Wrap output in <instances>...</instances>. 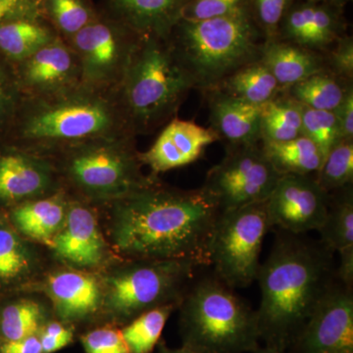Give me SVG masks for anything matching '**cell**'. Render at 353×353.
Masks as SVG:
<instances>
[{
    "label": "cell",
    "mask_w": 353,
    "mask_h": 353,
    "mask_svg": "<svg viewBox=\"0 0 353 353\" xmlns=\"http://www.w3.org/2000/svg\"><path fill=\"white\" fill-rule=\"evenodd\" d=\"M110 238L134 261H180L210 268L219 203L202 185L179 190L152 182L110 201Z\"/></svg>",
    "instance_id": "obj_1"
},
{
    "label": "cell",
    "mask_w": 353,
    "mask_h": 353,
    "mask_svg": "<svg viewBox=\"0 0 353 353\" xmlns=\"http://www.w3.org/2000/svg\"><path fill=\"white\" fill-rule=\"evenodd\" d=\"M183 345L196 353H254L256 310L212 271L192 281L180 303Z\"/></svg>",
    "instance_id": "obj_6"
},
{
    "label": "cell",
    "mask_w": 353,
    "mask_h": 353,
    "mask_svg": "<svg viewBox=\"0 0 353 353\" xmlns=\"http://www.w3.org/2000/svg\"><path fill=\"white\" fill-rule=\"evenodd\" d=\"M206 94H209L210 128L220 141H226L228 146L256 145L261 141V106L248 103L218 90H210Z\"/></svg>",
    "instance_id": "obj_19"
},
{
    "label": "cell",
    "mask_w": 353,
    "mask_h": 353,
    "mask_svg": "<svg viewBox=\"0 0 353 353\" xmlns=\"http://www.w3.org/2000/svg\"><path fill=\"white\" fill-rule=\"evenodd\" d=\"M199 267L188 262L137 260L108 281L105 304L121 319H134L145 311L180 304Z\"/></svg>",
    "instance_id": "obj_8"
},
{
    "label": "cell",
    "mask_w": 353,
    "mask_h": 353,
    "mask_svg": "<svg viewBox=\"0 0 353 353\" xmlns=\"http://www.w3.org/2000/svg\"><path fill=\"white\" fill-rule=\"evenodd\" d=\"M6 134L11 148L41 157L92 139L136 137L116 92L82 83L57 94L22 97Z\"/></svg>",
    "instance_id": "obj_3"
},
{
    "label": "cell",
    "mask_w": 353,
    "mask_h": 353,
    "mask_svg": "<svg viewBox=\"0 0 353 353\" xmlns=\"http://www.w3.org/2000/svg\"><path fill=\"white\" fill-rule=\"evenodd\" d=\"M194 82L176 57L168 38L145 36L118 88V102L134 136L168 124Z\"/></svg>",
    "instance_id": "obj_5"
},
{
    "label": "cell",
    "mask_w": 353,
    "mask_h": 353,
    "mask_svg": "<svg viewBox=\"0 0 353 353\" xmlns=\"http://www.w3.org/2000/svg\"><path fill=\"white\" fill-rule=\"evenodd\" d=\"M301 136H303L301 105L287 92L261 105V141L282 143Z\"/></svg>",
    "instance_id": "obj_27"
},
{
    "label": "cell",
    "mask_w": 353,
    "mask_h": 353,
    "mask_svg": "<svg viewBox=\"0 0 353 353\" xmlns=\"http://www.w3.org/2000/svg\"><path fill=\"white\" fill-rule=\"evenodd\" d=\"M21 99L12 65L0 57V132L8 130Z\"/></svg>",
    "instance_id": "obj_38"
},
{
    "label": "cell",
    "mask_w": 353,
    "mask_h": 353,
    "mask_svg": "<svg viewBox=\"0 0 353 353\" xmlns=\"http://www.w3.org/2000/svg\"><path fill=\"white\" fill-rule=\"evenodd\" d=\"M303 134L312 141L322 153L323 159L341 141L338 121L334 111L318 110L301 104Z\"/></svg>",
    "instance_id": "obj_35"
},
{
    "label": "cell",
    "mask_w": 353,
    "mask_h": 353,
    "mask_svg": "<svg viewBox=\"0 0 353 353\" xmlns=\"http://www.w3.org/2000/svg\"><path fill=\"white\" fill-rule=\"evenodd\" d=\"M254 353H287L285 352H281V350H277V348L270 347H259V350H256Z\"/></svg>",
    "instance_id": "obj_48"
},
{
    "label": "cell",
    "mask_w": 353,
    "mask_h": 353,
    "mask_svg": "<svg viewBox=\"0 0 353 353\" xmlns=\"http://www.w3.org/2000/svg\"><path fill=\"white\" fill-rule=\"evenodd\" d=\"M50 246L57 259L82 269L99 266L106 256L105 241L94 211L70 199L63 227Z\"/></svg>",
    "instance_id": "obj_18"
},
{
    "label": "cell",
    "mask_w": 353,
    "mask_h": 353,
    "mask_svg": "<svg viewBox=\"0 0 353 353\" xmlns=\"http://www.w3.org/2000/svg\"><path fill=\"white\" fill-rule=\"evenodd\" d=\"M136 148V137L101 138L70 146L50 159L62 187L66 183L88 201L110 202L152 182Z\"/></svg>",
    "instance_id": "obj_7"
},
{
    "label": "cell",
    "mask_w": 353,
    "mask_h": 353,
    "mask_svg": "<svg viewBox=\"0 0 353 353\" xmlns=\"http://www.w3.org/2000/svg\"><path fill=\"white\" fill-rule=\"evenodd\" d=\"M250 6V0H188L181 11V20L197 22L213 19Z\"/></svg>",
    "instance_id": "obj_37"
},
{
    "label": "cell",
    "mask_w": 353,
    "mask_h": 353,
    "mask_svg": "<svg viewBox=\"0 0 353 353\" xmlns=\"http://www.w3.org/2000/svg\"><path fill=\"white\" fill-rule=\"evenodd\" d=\"M334 46L330 48L326 59L327 69L348 83L353 78V39L352 37H341Z\"/></svg>",
    "instance_id": "obj_39"
},
{
    "label": "cell",
    "mask_w": 353,
    "mask_h": 353,
    "mask_svg": "<svg viewBox=\"0 0 353 353\" xmlns=\"http://www.w3.org/2000/svg\"><path fill=\"white\" fill-rule=\"evenodd\" d=\"M143 36L108 12L67 39L80 62L82 83L117 92Z\"/></svg>",
    "instance_id": "obj_10"
},
{
    "label": "cell",
    "mask_w": 353,
    "mask_h": 353,
    "mask_svg": "<svg viewBox=\"0 0 353 353\" xmlns=\"http://www.w3.org/2000/svg\"><path fill=\"white\" fill-rule=\"evenodd\" d=\"M178 303L164 304L134 317L121 330L130 353H150L159 341L167 320Z\"/></svg>",
    "instance_id": "obj_30"
},
{
    "label": "cell",
    "mask_w": 353,
    "mask_h": 353,
    "mask_svg": "<svg viewBox=\"0 0 353 353\" xmlns=\"http://www.w3.org/2000/svg\"><path fill=\"white\" fill-rule=\"evenodd\" d=\"M160 353H196L194 350H190V347H185L183 345L182 347L176 348V350H171L165 347V345H160Z\"/></svg>",
    "instance_id": "obj_46"
},
{
    "label": "cell",
    "mask_w": 353,
    "mask_h": 353,
    "mask_svg": "<svg viewBox=\"0 0 353 353\" xmlns=\"http://www.w3.org/2000/svg\"><path fill=\"white\" fill-rule=\"evenodd\" d=\"M341 8L303 0L294 2L281 22L278 39L316 52L328 50L345 34Z\"/></svg>",
    "instance_id": "obj_15"
},
{
    "label": "cell",
    "mask_w": 353,
    "mask_h": 353,
    "mask_svg": "<svg viewBox=\"0 0 353 353\" xmlns=\"http://www.w3.org/2000/svg\"><path fill=\"white\" fill-rule=\"evenodd\" d=\"M340 264L336 267V278L341 284L353 289V246L341 250Z\"/></svg>",
    "instance_id": "obj_44"
},
{
    "label": "cell",
    "mask_w": 353,
    "mask_h": 353,
    "mask_svg": "<svg viewBox=\"0 0 353 353\" xmlns=\"http://www.w3.org/2000/svg\"><path fill=\"white\" fill-rule=\"evenodd\" d=\"M34 255L12 230L0 227V282L10 283L29 275Z\"/></svg>",
    "instance_id": "obj_33"
},
{
    "label": "cell",
    "mask_w": 353,
    "mask_h": 353,
    "mask_svg": "<svg viewBox=\"0 0 353 353\" xmlns=\"http://www.w3.org/2000/svg\"><path fill=\"white\" fill-rule=\"evenodd\" d=\"M318 232L320 241L332 252H340L353 246L352 183L330 192L328 210Z\"/></svg>",
    "instance_id": "obj_28"
},
{
    "label": "cell",
    "mask_w": 353,
    "mask_h": 353,
    "mask_svg": "<svg viewBox=\"0 0 353 353\" xmlns=\"http://www.w3.org/2000/svg\"><path fill=\"white\" fill-rule=\"evenodd\" d=\"M294 0H250L253 18L265 41H276L283 18Z\"/></svg>",
    "instance_id": "obj_36"
},
{
    "label": "cell",
    "mask_w": 353,
    "mask_h": 353,
    "mask_svg": "<svg viewBox=\"0 0 353 353\" xmlns=\"http://www.w3.org/2000/svg\"><path fill=\"white\" fill-rule=\"evenodd\" d=\"M0 154V202H22L50 196L62 189L50 159L11 148Z\"/></svg>",
    "instance_id": "obj_16"
},
{
    "label": "cell",
    "mask_w": 353,
    "mask_h": 353,
    "mask_svg": "<svg viewBox=\"0 0 353 353\" xmlns=\"http://www.w3.org/2000/svg\"><path fill=\"white\" fill-rule=\"evenodd\" d=\"M168 41L194 88L208 92L236 70L259 61L265 38L250 6L213 19L180 20Z\"/></svg>",
    "instance_id": "obj_4"
},
{
    "label": "cell",
    "mask_w": 353,
    "mask_h": 353,
    "mask_svg": "<svg viewBox=\"0 0 353 353\" xmlns=\"http://www.w3.org/2000/svg\"><path fill=\"white\" fill-rule=\"evenodd\" d=\"M269 230L265 202L223 211L211 243L212 273L233 289L252 285Z\"/></svg>",
    "instance_id": "obj_9"
},
{
    "label": "cell",
    "mask_w": 353,
    "mask_h": 353,
    "mask_svg": "<svg viewBox=\"0 0 353 353\" xmlns=\"http://www.w3.org/2000/svg\"><path fill=\"white\" fill-rule=\"evenodd\" d=\"M316 181L325 192H333L353 182V139H341L327 153Z\"/></svg>",
    "instance_id": "obj_32"
},
{
    "label": "cell",
    "mask_w": 353,
    "mask_h": 353,
    "mask_svg": "<svg viewBox=\"0 0 353 353\" xmlns=\"http://www.w3.org/2000/svg\"><path fill=\"white\" fill-rule=\"evenodd\" d=\"M287 353H353V289L336 279Z\"/></svg>",
    "instance_id": "obj_12"
},
{
    "label": "cell",
    "mask_w": 353,
    "mask_h": 353,
    "mask_svg": "<svg viewBox=\"0 0 353 353\" xmlns=\"http://www.w3.org/2000/svg\"><path fill=\"white\" fill-rule=\"evenodd\" d=\"M329 201L330 194L310 175H281L265 201L269 227L296 234L318 231L326 217Z\"/></svg>",
    "instance_id": "obj_13"
},
{
    "label": "cell",
    "mask_w": 353,
    "mask_h": 353,
    "mask_svg": "<svg viewBox=\"0 0 353 353\" xmlns=\"http://www.w3.org/2000/svg\"><path fill=\"white\" fill-rule=\"evenodd\" d=\"M334 252L321 241L279 230L268 259L260 265V341L281 352L303 328L336 281Z\"/></svg>",
    "instance_id": "obj_2"
},
{
    "label": "cell",
    "mask_w": 353,
    "mask_h": 353,
    "mask_svg": "<svg viewBox=\"0 0 353 353\" xmlns=\"http://www.w3.org/2000/svg\"><path fill=\"white\" fill-rule=\"evenodd\" d=\"M303 1L317 2V3H328L333 6L343 7L350 0H303Z\"/></svg>",
    "instance_id": "obj_47"
},
{
    "label": "cell",
    "mask_w": 353,
    "mask_h": 353,
    "mask_svg": "<svg viewBox=\"0 0 353 353\" xmlns=\"http://www.w3.org/2000/svg\"><path fill=\"white\" fill-rule=\"evenodd\" d=\"M341 139H353V88H350L338 108L334 111Z\"/></svg>",
    "instance_id": "obj_42"
},
{
    "label": "cell",
    "mask_w": 353,
    "mask_h": 353,
    "mask_svg": "<svg viewBox=\"0 0 353 353\" xmlns=\"http://www.w3.org/2000/svg\"><path fill=\"white\" fill-rule=\"evenodd\" d=\"M259 61L271 72L283 92L327 69L324 55L280 39L265 41Z\"/></svg>",
    "instance_id": "obj_21"
},
{
    "label": "cell",
    "mask_w": 353,
    "mask_h": 353,
    "mask_svg": "<svg viewBox=\"0 0 353 353\" xmlns=\"http://www.w3.org/2000/svg\"><path fill=\"white\" fill-rule=\"evenodd\" d=\"M87 353H130L120 330L99 328L83 336Z\"/></svg>",
    "instance_id": "obj_40"
},
{
    "label": "cell",
    "mask_w": 353,
    "mask_h": 353,
    "mask_svg": "<svg viewBox=\"0 0 353 353\" xmlns=\"http://www.w3.org/2000/svg\"><path fill=\"white\" fill-rule=\"evenodd\" d=\"M220 141L211 128H203L194 121L174 118L165 126L152 148L139 152L143 165L150 167L152 175L164 173L196 162L206 146Z\"/></svg>",
    "instance_id": "obj_17"
},
{
    "label": "cell",
    "mask_w": 353,
    "mask_h": 353,
    "mask_svg": "<svg viewBox=\"0 0 353 353\" xmlns=\"http://www.w3.org/2000/svg\"><path fill=\"white\" fill-rule=\"evenodd\" d=\"M212 90L261 106L283 92L277 81L260 61L253 62L223 80ZM210 92V90H209Z\"/></svg>",
    "instance_id": "obj_25"
},
{
    "label": "cell",
    "mask_w": 353,
    "mask_h": 353,
    "mask_svg": "<svg viewBox=\"0 0 353 353\" xmlns=\"http://www.w3.org/2000/svg\"><path fill=\"white\" fill-rule=\"evenodd\" d=\"M69 197L64 189L50 196L17 204L11 213L13 224L21 234L51 245L66 219Z\"/></svg>",
    "instance_id": "obj_23"
},
{
    "label": "cell",
    "mask_w": 353,
    "mask_h": 353,
    "mask_svg": "<svg viewBox=\"0 0 353 353\" xmlns=\"http://www.w3.org/2000/svg\"><path fill=\"white\" fill-rule=\"evenodd\" d=\"M43 319V309L38 303L23 299L2 311L1 332L6 341L20 340L37 334Z\"/></svg>",
    "instance_id": "obj_34"
},
{
    "label": "cell",
    "mask_w": 353,
    "mask_h": 353,
    "mask_svg": "<svg viewBox=\"0 0 353 353\" xmlns=\"http://www.w3.org/2000/svg\"><path fill=\"white\" fill-rule=\"evenodd\" d=\"M188 0H109L108 12L141 36L167 39Z\"/></svg>",
    "instance_id": "obj_20"
},
{
    "label": "cell",
    "mask_w": 353,
    "mask_h": 353,
    "mask_svg": "<svg viewBox=\"0 0 353 353\" xmlns=\"http://www.w3.org/2000/svg\"><path fill=\"white\" fill-rule=\"evenodd\" d=\"M48 292L58 315L65 320L88 317L101 303L99 283L82 272H58L48 279Z\"/></svg>",
    "instance_id": "obj_22"
},
{
    "label": "cell",
    "mask_w": 353,
    "mask_h": 353,
    "mask_svg": "<svg viewBox=\"0 0 353 353\" xmlns=\"http://www.w3.org/2000/svg\"><path fill=\"white\" fill-rule=\"evenodd\" d=\"M352 87V83L345 82L326 69L296 83L285 92L308 108L334 111Z\"/></svg>",
    "instance_id": "obj_29"
},
{
    "label": "cell",
    "mask_w": 353,
    "mask_h": 353,
    "mask_svg": "<svg viewBox=\"0 0 353 353\" xmlns=\"http://www.w3.org/2000/svg\"><path fill=\"white\" fill-rule=\"evenodd\" d=\"M280 176L259 143L227 146L222 161L208 172L203 187L222 211L233 210L266 201Z\"/></svg>",
    "instance_id": "obj_11"
},
{
    "label": "cell",
    "mask_w": 353,
    "mask_h": 353,
    "mask_svg": "<svg viewBox=\"0 0 353 353\" xmlns=\"http://www.w3.org/2000/svg\"><path fill=\"white\" fill-rule=\"evenodd\" d=\"M20 18H44L41 0H0V23Z\"/></svg>",
    "instance_id": "obj_41"
},
{
    "label": "cell",
    "mask_w": 353,
    "mask_h": 353,
    "mask_svg": "<svg viewBox=\"0 0 353 353\" xmlns=\"http://www.w3.org/2000/svg\"><path fill=\"white\" fill-rule=\"evenodd\" d=\"M44 18L67 41L97 17L90 0H41Z\"/></svg>",
    "instance_id": "obj_31"
},
{
    "label": "cell",
    "mask_w": 353,
    "mask_h": 353,
    "mask_svg": "<svg viewBox=\"0 0 353 353\" xmlns=\"http://www.w3.org/2000/svg\"><path fill=\"white\" fill-rule=\"evenodd\" d=\"M72 340H73V333L63 334V336H50V334L41 333L39 338L43 353H53L62 350L67 347Z\"/></svg>",
    "instance_id": "obj_45"
},
{
    "label": "cell",
    "mask_w": 353,
    "mask_h": 353,
    "mask_svg": "<svg viewBox=\"0 0 353 353\" xmlns=\"http://www.w3.org/2000/svg\"><path fill=\"white\" fill-rule=\"evenodd\" d=\"M0 353H43L37 334L16 341H6L0 347Z\"/></svg>",
    "instance_id": "obj_43"
},
{
    "label": "cell",
    "mask_w": 353,
    "mask_h": 353,
    "mask_svg": "<svg viewBox=\"0 0 353 353\" xmlns=\"http://www.w3.org/2000/svg\"><path fill=\"white\" fill-rule=\"evenodd\" d=\"M262 150L281 174L310 175L317 173L323 161L317 145L306 137L301 136L282 143L261 141Z\"/></svg>",
    "instance_id": "obj_26"
},
{
    "label": "cell",
    "mask_w": 353,
    "mask_h": 353,
    "mask_svg": "<svg viewBox=\"0 0 353 353\" xmlns=\"http://www.w3.org/2000/svg\"><path fill=\"white\" fill-rule=\"evenodd\" d=\"M60 37L46 18H20L0 23V57L19 63Z\"/></svg>",
    "instance_id": "obj_24"
},
{
    "label": "cell",
    "mask_w": 353,
    "mask_h": 353,
    "mask_svg": "<svg viewBox=\"0 0 353 353\" xmlns=\"http://www.w3.org/2000/svg\"><path fill=\"white\" fill-rule=\"evenodd\" d=\"M12 67L22 97L57 94L82 83L78 57L61 37Z\"/></svg>",
    "instance_id": "obj_14"
}]
</instances>
